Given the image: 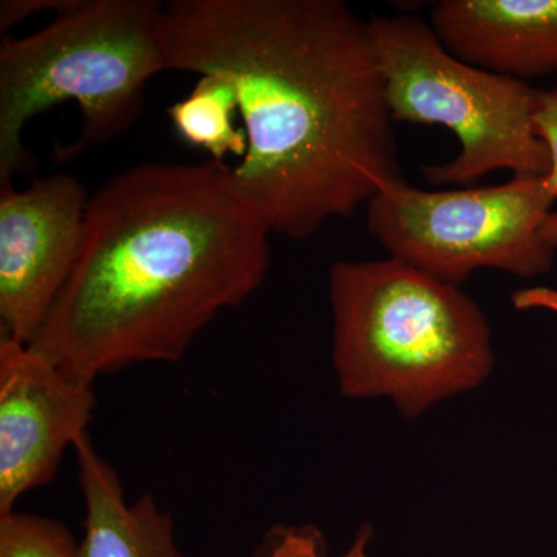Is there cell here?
I'll return each mask as SVG.
<instances>
[{
    "label": "cell",
    "mask_w": 557,
    "mask_h": 557,
    "mask_svg": "<svg viewBox=\"0 0 557 557\" xmlns=\"http://www.w3.org/2000/svg\"><path fill=\"white\" fill-rule=\"evenodd\" d=\"M160 38L168 70L236 90L231 180L271 233L309 239L403 178L369 20L343 0H171Z\"/></svg>",
    "instance_id": "obj_1"
},
{
    "label": "cell",
    "mask_w": 557,
    "mask_h": 557,
    "mask_svg": "<svg viewBox=\"0 0 557 557\" xmlns=\"http://www.w3.org/2000/svg\"><path fill=\"white\" fill-rule=\"evenodd\" d=\"M270 234L225 163L120 172L90 196L75 269L28 346L87 384L182 361L220 311L265 281Z\"/></svg>",
    "instance_id": "obj_2"
},
{
    "label": "cell",
    "mask_w": 557,
    "mask_h": 557,
    "mask_svg": "<svg viewBox=\"0 0 557 557\" xmlns=\"http://www.w3.org/2000/svg\"><path fill=\"white\" fill-rule=\"evenodd\" d=\"M329 298L344 397L387 398L418 418L493 372V335L478 302L409 263L341 260L329 270Z\"/></svg>",
    "instance_id": "obj_3"
},
{
    "label": "cell",
    "mask_w": 557,
    "mask_h": 557,
    "mask_svg": "<svg viewBox=\"0 0 557 557\" xmlns=\"http://www.w3.org/2000/svg\"><path fill=\"white\" fill-rule=\"evenodd\" d=\"M159 0H81L42 30L0 46V190L35 170L22 143L28 121L76 102L79 138L61 149L69 160L129 129L145 106L149 79L168 70Z\"/></svg>",
    "instance_id": "obj_4"
},
{
    "label": "cell",
    "mask_w": 557,
    "mask_h": 557,
    "mask_svg": "<svg viewBox=\"0 0 557 557\" xmlns=\"http://www.w3.org/2000/svg\"><path fill=\"white\" fill-rule=\"evenodd\" d=\"M369 27L394 123L443 126L460 143L456 159L421 168L431 185L469 188L502 170L515 177L548 174L552 159L534 127L537 90L527 81L458 60L412 14L373 16Z\"/></svg>",
    "instance_id": "obj_5"
},
{
    "label": "cell",
    "mask_w": 557,
    "mask_h": 557,
    "mask_svg": "<svg viewBox=\"0 0 557 557\" xmlns=\"http://www.w3.org/2000/svg\"><path fill=\"white\" fill-rule=\"evenodd\" d=\"M556 201L548 175L448 190L401 178L368 201V230L392 259L457 287L478 270L537 277L555 262L542 226Z\"/></svg>",
    "instance_id": "obj_6"
},
{
    "label": "cell",
    "mask_w": 557,
    "mask_h": 557,
    "mask_svg": "<svg viewBox=\"0 0 557 557\" xmlns=\"http://www.w3.org/2000/svg\"><path fill=\"white\" fill-rule=\"evenodd\" d=\"M90 196L57 174L30 188L0 190V327L30 344L78 260Z\"/></svg>",
    "instance_id": "obj_7"
},
{
    "label": "cell",
    "mask_w": 557,
    "mask_h": 557,
    "mask_svg": "<svg viewBox=\"0 0 557 557\" xmlns=\"http://www.w3.org/2000/svg\"><path fill=\"white\" fill-rule=\"evenodd\" d=\"M94 384L72 379L28 344L0 339V515L57 475L91 420Z\"/></svg>",
    "instance_id": "obj_8"
},
{
    "label": "cell",
    "mask_w": 557,
    "mask_h": 557,
    "mask_svg": "<svg viewBox=\"0 0 557 557\" xmlns=\"http://www.w3.org/2000/svg\"><path fill=\"white\" fill-rule=\"evenodd\" d=\"M429 25L474 67L520 81L557 72V0H440Z\"/></svg>",
    "instance_id": "obj_9"
},
{
    "label": "cell",
    "mask_w": 557,
    "mask_h": 557,
    "mask_svg": "<svg viewBox=\"0 0 557 557\" xmlns=\"http://www.w3.org/2000/svg\"><path fill=\"white\" fill-rule=\"evenodd\" d=\"M73 450L86 508L76 557H183L174 519L156 498L143 494L129 504L115 468L98 454L89 435Z\"/></svg>",
    "instance_id": "obj_10"
},
{
    "label": "cell",
    "mask_w": 557,
    "mask_h": 557,
    "mask_svg": "<svg viewBox=\"0 0 557 557\" xmlns=\"http://www.w3.org/2000/svg\"><path fill=\"white\" fill-rule=\"evenodd\" d=\"M166 112L180 138L207 150L212 160L223 163L228 153L240 160L247 156V132L236 126L239 100L226 81L201 76L188 97L174 102Z\"/></svg>",
    "instance_id": "obj_11"
},
{
    "label": "cell",
    "mask_w": 557,
    "mask_h": 557,
    "mask_svg": "<svg viewBox=\"0 0 557 557\" xmlns=\"http://www.w3.org/2000/svg\"><path fill=\"white\" fill-rule=\"evenodd\" d=\"M78 544L60 520L14 509L0 515V557H76Z\"/></svg>",
    "instance_id": "obj_12"
},
{
    "label": "cell",
    "mask_w": 557,
    "mask_h": 557,
    "mask_svg": "<svg viewBox=\"0 0 557 557\" xmlns=\"http://www.w3.org/2000/svg\"><path fill=\"white\" fill-rule=\"evenodd\" d=\"M372 539L373 528L364 523L336 557H369ZM251 557H329L327 541L313 525H277L267 531Z\"/></svg>",
    "instance_id": "obj_13"
},
{
    "label": "cell",
    "mask_w": 557,
    "mask_h": 557,
    "mask_svg": "<svg viewBox=\"0 0 557 557\" xmlns=\"http://www.w3.org/2000/svg\"><path fill=\"white\" fill-rule=\"evenodd\" d=\"M534 127L536 135L545 143L552 159V170L548 172L549 182L557 193V87L549 90H537L536 109H534ZM542 237L549 247L557 249V208L545 220L542 226Z\"/></svg>",
    "instance_id": "obj_14"
},
{
    "label": "cell",
    "mask_w": 557,
    "mask_h": 557,
    "mask_svg": "<svg viewBox=\"0 0 557 557\" xmlns=\"http://www.w3.org/2000/svg\"><path fill=\"white\" fill-rule=\"evenodd\" d=\"M81 0H2L0 2V33L3 36L20 22L39 13L57 11L58 14L79 5Z\"/></svg>",
    "instance_id": "obj_15"
},
{
    "label": "cell",
    "mask_w": 557,
    "mask_h": 557,
    "mask_svg": "<svg viewBox=\"0 0 557 557\" xmlns=\"http://www.w3.org/2000/svg\"><path fill=\"white\" fill-rule=\"evenodd\" d=\"M516 310H547L557 314V288L528 287L512 293Z\"/></svg>",
    "instance_id": "obj_16"
}]
</instances>
